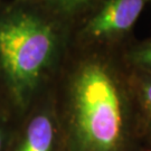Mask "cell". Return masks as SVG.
<instances>
[{"mask_svg": "<svg viewBox=\"0 0 151 151\" xmlns=\"http://www.w3.org/2000/svg\"><path fill=\"white\" fill-rule=\"evenodd\" d=\"M76 133L88 151H113L122 133V104L118 87L105 67L83 65L72 83Z\"/></svg>", "mask_w": 151, "mask_h": 151, "instance_id": "7a4b0ae2", "label": "cell"}, {"mask_svg": "<svg viewBox=\"0 0 151 151\" xmlns=\"http://www.w3.org/2000/svg\"><path fill=\"white\" fill-rule=\"evenodd\" d=\"M146 0H108L83 28L92 38H109L122 35L134 26Z\"/></svg>", "mask_w": 151, "mask_h": 151, "instance_id": "3957f363", "label": "cell"}, {"mask_svg": "<svg viewBox=\"0 0 151 151\" xmlns=\"http://www.w3.org/2000/svg\"><path fill=\"white\" fill-rule=\"evenodd\" d=\"M50 15L70 25L96 0H32Z\"/></svg>", "mask_w": 151, "mask_h": 151, "instance_id": "5b68a950", "label": "cell"}, {"mask_svg": "<svg viewBox=\"0 0 151 151\" xmlns=\"http://www.w3.org/2000/svg\"><path fill=\"white\" fill-rule=\"evenodd\" d=\"M4 145H5V131L1 124V118H0V151L4 149Z\"/></svg>", "mask_w": 151, "mask_h": 151, "instance_id": "ba28073f", "label": "cell"}, {"mask_svg": "<svg viewBox=\"0 0 151 151\" xmlns=\"http://www.w3.org/2000/svg\"><path fill=\"white\" fill-rule=\"evenodd\" d=\"M4 1H8V0H0V2H4Z\"/></svg>", "mask_w": 151, "mask_h": 151, "instance_id": "9c48e42d", "label": "cell"}, {"mask_svg": "<svg viewBox=\"0 0 151 151\" xmlns=\"http://www.w3.org/2000/svg\"><path fill=\"white\" fill-rule=\"evenodd\" d=\"M143 101H145L148 111L151 114V82L147 83L143 86Z\"/></svg>", "mask_w": 151, "mask_h": 151, "instance_id": "52a82bcc", "label": "cell"}, {"mask_svg": "<svg viewBox=\"0 0 151 151\" xmlns=\"http://www.w3.org/2000/svg\"><path fill=\"white\" fill-rule=\"evenodd\" d=\"M67 26L32 0L0 2V102L27 106L58 60Z\"/></svg>", "mask_w": 151, "mask_h": 151, "instance_id": "6da1fadb", "label": "cell"}, {"mask_svg": "<svg viewBox=\"0 0 151 151\" xmlns=\"http://www.w3.org/2000/svg\"><path fill=\"white\" fill-rule=\"evenodd\" d=\"M54 138V124L50 116L46 113H38L29 121L15 151H52Z\"/></svg>", "mask_w": 151, "mask_h": 151, "instance_id": "277c9868", "label": "cell"}, {"mask_svg": "<svg viewBox=\"0 0 151 151\" xmlns=\"http://www.w3.org/2000/svg\"><path fill=\"white\" fill-rule=\"evenodd\" d=\"M132 60L140 66L151 68V40L141 44L132 52Z\"/></svg>", "mask_w": 151, "mask_h": 151, "instance_id": "8992f818", "label": "cell"}]
</instances>
